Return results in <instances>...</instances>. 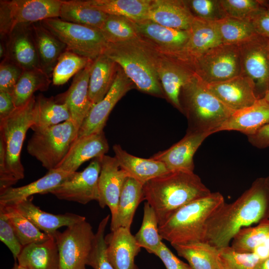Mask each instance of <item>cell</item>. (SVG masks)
Here are the masks:
<instances>
[{"label": "cell", "instance_id": "4", "mask_svg": "<svg viewBox=\"0 0 269 269\" xmlns=\"http://www.w3.org/2000/svg\"><path fill=\"white\" fill-rule=\"evenodd\" d=\"M182 113L188 120L187 131L217 133L234 112L220 101L196 75L181 89Z\"/></svg>", "mask_w": 269, "mask_h": 269}, {"label": "cell", "instance_id": "49", "mask_svg": "<svg viewBox=\"0 0 269 269\" xmlns=\"http://www.w3.org/2000/svg\"><path fill=\"white\" fill-rule=\"evenodd\" d=\"M0 240L11 252L16 261L23 246L19 241L13 227L2 209L0 208Z\"/></svg>", "mask_w": 269, "mask_h": 269}, {"label": "cell", "instance_id": "19", "mask_svg": "<svg viewBox=\"0 0 269 269\" xmlns=\"http://www.w3.org/2000/svg\"><path fill=\"white\" fill-rule=\"evenodd\" d=\"M205 84L211 93L233 112L251 106L258 100L252 82L242 75Z\"/></svg>", "mask_w": 269, "mask_h": 269}, {"label": "cell", "instance_id": "3", "mask_svg": "<svg viewBox=\"0 0 269 269\" xmlns=\"http://www.w3.org/2000/svg\"><path fill=\"white\" fill-rule=\"evenodd\" d=\"M104 54L123 70L141 91L153 96L164 95L156 72L152 46L142 39L109 43Z\"/></svg>", "mask_w": 269, "mask_h": 269}, {"label": "cell", "instance_id": "25", "mask_svg": "<svg viewBox=\"0 0 269 269\" xmlns=\"http://www.w3.org/2000/svg\"><path fill=\"white\" fill-rule=\"evenodd\" d=\"M190 31V37L183 49L178 54L172 56L189 62L222 44L216 22L195 18Z\"/></svg>", "mask_w": 269, "mask_h": 269}, {"label": "cell", "instance_id": "28", "mask_svg": "<svg viewBox=\"0 0 269 269\" xmlns=\"http://www.w3.org/2000/svg\"><path fill=\"white\" fill-rule=\"evenodd\" d=\"M92 61L74 76L70 87L63 94L62 102L67 105L71 119L79 130L94 105L88 96L89 75Z\"/></svg>", "mask_w": 269, "mask_h": 269}, {"label": "cell", "instance_id": "22", "mask_svg": "<svg viewBox=\"0 0 269 269\" xmlns=\"http://www.w3.org/2000/svg\"><path fill=\"white\" fill-rule=\"evenodd\" d=\"M107 255L114 269H139L134 263L141 247L131 229L120 227L105 236Z\"/></svg>", "mask_w": 269, "mask_h": 269}, {"label": "cell", "instance_id": "7", "mask_svg": "<svg viewBox=\"0 0 269 269\" xmlns=\"http://www.w3.org/2000/svg\"><path fill=\"white\" fill-rule=\"evenodd\" d=\"M35 98L33 96L26 104L16 108L7 117L0 120V136L4 143L6 164L18 180L24 177L20 154L26 133L33 125Z\"/></svg>", "mask_w": 269, "mask_h": 269}, {"label": "cell", "instance_id": "31", "mask_svg": "<svg viewBox=\"0 0 269 269\" xmlns=\"http://www.w3.org/2000/svg\"><path fill=\"white\" fill-rule=\"evenodd\" d=\"M118 65L104 53L93 60L90 71L88 96L93 104L107 94L116 78Z\"/></svg>", "mask_w": 269, "mask_h": 269}, {"label": "cell", "instance_id": "27", "mask_svg": "<svg viewBox=\"0 0 269 269\" xmlns=\"http://www.w3.org/2000/svg\"><path fill=\"white\" fill-rule=\"evenodd\" d=\"M268 124L269 104L262 98L251 106L234 112L218 129L217 132L236 131L248 136Z\"/></svg>", "mask_w": 269, "mask_h": 269}, {"label": "cell", "instance_id": "17", "mask_svg": "<svg viewBox=\"0 0 269 269\" xmlns=\"http://www.w3.org/2000/svg\"><path fill=\"white\" fill-rule=\"evenodd\" d=\"M210 135L208 133L187 131L179 141L169 148L159 151L150 158L163 163L170 171H194V155L203 141Z\"/></svg>", "mask_w": 269, "mask_h": 269}, {"label": "cell", "instance_id": "15", "mask_svg": "<svg viewBox=\"0 0 269 269\" xmlns=\"http://www.w3.org/2000/svg\"><path fill=\"white\" fill-rule=\"evenodd\" d=\"M134 86L133 83L118 66L112 87L102 100L93 105L79 128L77 138L103 132L113 109Z\"/></svg>", "mask_w": 269, "mask_h": 269}, {"label": "cell", "instance_id": "10", "mask_svg": "<svg viewBox=\"0 0 269 269\" xmlns=\"http://www.w3.org/2000/svg\"><path fill=\"white\" fill-rule=\"evenodd\" d=\"M95 238L86 220L71 225L54 236L59 254L58 269H86Z\"/></svg>", "mask_w": 269, "mask_h": 269}, {"label": "cell", "instance_id": "26", "mask_svg": "<svg viewBox=\"0 0 269 269\" xmlns=\"http://www.w3.org/2000/svg\"><path fill=\"white\" fill-rule=\"evenodd\" d=\"M72 173L56 168L48 171L44 176L29 184L10 187L0 192V205L15 206L33 195L49 193Z\"/></svg>", "mask_w": 269, "mask_h": 269}, {"label": "cell", "instance_id": "37", "mask_svg": "<svg viewBox=\"0 0 269 269\" xmlns=\"http://www.w3.org/2000/svg\"><path fill=\"white\" fill-rule=\"evenodd\" d=\"M70 120H71L70 113L65 103H58L53 98L45 97L42 94L35 98L34 123L31 128L33 131Z\"/></svg>", "mask_w": 269, "mask_h": 269}, {"label": "cell", "instance_id": "42", "mask_svg": "<svg viewBox=\"0 0 269 269\" xmlns=\"http://www.w3.org/2000/svg\"><path fill=\"white\" fill-rule=\"evenodd\" d=\"M110 43H117L141 38L135 23L124 17L109 15L100 29Z\"/></svg>", "mask_w": 269, "mask_h": 269}, {"label": "cell", "instance_id": "6", "mask_svg": "<svg viewBox=\"0 0 269 269\" xmlns=\"http://www.w3.org/2000/svg\"><path fill=\"white\" fill-rule=\"evenodd\" d=\"M79 128L71 120L33 131L28 153L48 171L56 169L77 138Z\"/></svg>", "mask_w": 269, "mask_h": 269}, {"label": "cell", "instance_id": "40", "mask_svg": "<svg viewBox=\"0 0 269 269\" xmlns=\"http://www.w3.org/2000/svg\"><path fill=\"white\" fill-rule=\"evenodd\" d=\"M0 208L8 216L23 247L32 243L43 242L53 237L40 231L14 207L0 205Z\"/></svg>", "mask_w": 269, "mask_h": 269}, {"label": "cell", "instance_id": "34", "mask_svg": "<svg viewBox=\"0 0 269 269\" xmlns=\"http://www.w3.org/2000/svg\"><path fill=\"white\" fill-rule=\"evenodd\" d=\"M143 185L135 179L127 177L120 194L115 223L110 227L111 231L120 227L131 229L136 208L143 200Z\"/></svg>", "mask_w": 269, "mask_h": 269}, {"label": "cell", "instance_id": "13", "mask_svg": "<svg viewBox=\"0 0 269 269\" xmlns=\"http://www.w3.org/2000/svg\"><path fill=\"white\" fill-rule=\"evenodd\" d=\"M152 48L156 72L164 95L182 113L180 101L181 89L195 74L187 62Z\"/></svg>", "mask_w": 269, "mask_h": 269}, {"label": "cell", "instance_id": "52", "mask_svg": "<svg viewBox=\"0 0 269 269\" xmlns=\"http://www.w3.org/2000/svg\"><path fill=\"white\" fill-rule=\"evenodd\" d=\"M18 181L7 167L4 143L0 136V192L12 187Z\"/></svg>", "mask_w": 269, "mask_h": 269}, {"label": "cell", "instance_id": "48", "mask_svg": "<svg viewBox=\"0 0 269 269\" xmlns=\"http://www.w3.org/2000/svg\"><path fill=\"white\" fill-rule=\"evenodd\" d=\"M227 16L249 20L260 9L262 0H221Z\"/></svg>", "mask_w": 269, "mask_h": 269}, {"label": "cell", "instance_id": "20", "mask_svg": "<svg viewBox=\"0 0 269 269\" xmlns=\"http://www.w3.org/2000/svg\"><path fill=\"white\" fill-rule=\"evenodd\" d=\"M30 25H18L5 36V58L23 70L40 69Z\"/></svg>", "mask_w": 269, "mask_h": 269}, {"label": "cell", "instance_id": "38", "mask_svg": "<svg viewBox=\"0 0 269 269\" xmlns=\"http://www.w3.org/2000/svg\"><path fill=\"white\" fill-rule=\"evenodd\" d=\"M50 78L40 69L23 70L11 94L15 107L26 104L35 92L46 91L51 82Z\"/></svg>", "mask_w": 269, "mask_h": 269}, {"label": "cell", "instance_id": "30", "mask_svg": "<svg viewBox=\"0 0 269 269\" xmlns=\"http://www.w3.org/2000/svg\"><path fill=\"white\" fill-rule=\"evenodd\" d=\"M30 25L40 68L51 77L59 56L66 50V46L47 30L41 21Z\"/></svg>", "mask_w": 269, "mask_h": 269}, {"label": "cell", "instance_id": "5", "mask_svg": "<svg viewBox=\"0 0 269 269\" xmlns=\"http://www.w3.org/2000/svg\"><path fill=\"white\" fill-rule=\"evenodd\" d=\"M225 202L224 196L219 192H211L191 202L159 226L160 236L172 246L203 242L206 222Z\"/></svg>", "mask_w": 269, "mask_h": 269}, {"label": "cell", "instance_id": "58", "mask_svg": "<svg viewBox=\"0 0 269 269\" xmlns=\"http://www.w3.org/2000/svg\"><path fill=\"white\" fill-rule=\"evenodd\" d=\"M11 269H27L22 266H20L17 263H16V261H15V263L13 267Z\"/></svg>", "mask_w": 269, "mask_h": 269}, {"label": "cell", "instance_id": "29", "mask_svg": "<svg viewBox=\"0 0 269 269\" xmlns=\"http://www.w3.org/2000/svg\"><path fill=\"white\" fill-rule=\"evenodd\" d=\"M113 148L120 168L128 177L135 179L142 185L170 171L162 162L151 158L147 159L133 155L124 150L119 144L114 145Z\"/></svg>", "mask_w": 269, "mask_h": 269}, {"label": "cell", "instance_id": "60", "mask_svg": "<svg viewBox=\"0 0 269 269\" xmlns=\"http://www.w3.org/2000/svg\"><path fill=\"white\" fill-rule=\"evenodd\" d=\"M184 269H193L191 267L187 264L184 263Z\"/></svg>", "mask_w": 269, "mask_h": 269}, {"label": "cell", "instance_id": "24", "mask_svg": "<svg viewBox=\"0 0 269 269\" xmlns=\"http://www.w3.org/2000/svg\"><path fill=\"white\" fill-rule=\"evenodd\" d=\"M32 198L30 197L12 206L40 231L51 237L54 238L57 230L62 227H67L86 220L84 216L71 213L62 214L47 213L34 204Z\"/></svg>", "mask_w": 269, "mask_h": 269}, {"label": "cell", "instance_id": "1", "mask_svg": "<svg viewBox=\"0 0 269 269\" xmlns=\"http://www.w3.org/2000/svg\"><path fill=\"white\" fill-rule=\"evenodd\" d=\"M269 203L265 177L258 178L235 201L225 202L209 218L202 242L218 249L229 246L241 229L265 219Z\"/></svg>", "mask_w": 269, "mask_h": 269}, {"label": "cell", "instance_id": "8", "mask_svg": "<svg viewBox=\"0 0 269 269\" xmlns=\"http://www.w3.org/2000/svg\"><path fill=\"white\" fill-rule=\"evenodd\" d=\"M43 26L66 46V50L94 60L104 54L109 43L99 29L63 21L59 17L41 21Z\"/></svg>", "mask_w": 269, "mask_h": 269}, {"label": "cell", "instance_id": "2", "mask_svg": "<svg viewBox=\"0 0 269 269\" xmlns=\"http://www.w3.org/2000/svg\"><path fill=\"white\" fill-rule=\"evenodd\" d=\"M211 193L194 171H169L143 185V200L154 210L159 226L184 205Z\"/></svg>", "mask_w": 269, "mask_h": 269}, {"label": "cell", "instance_id": "32", "mask_svg": "<svg viewBox=\"0 0 269 269\" xmlns=\"http://www.w3.org/2000/svg\"><path fill=\"white\" fill-rule=\"evenodd\" d=\"M17 260L27 269H58L59 254L55 238L23 247Z\"/></svg>", "mask_w": 269, "mask_h": 269}, {"label": "cell", "instance_id": "18", "mask_svg": "<svg viewBox=\"0 0 269 269\" xmlns=\"http://www.w3.org/2000/svg\"><path fill=\"white\" fill-rule=\"evenodd\" d=\"M142 39L162 53L174 55L180 52L187 43L190 31L165 27L145 20L134 22Z\"/></svg>", "mask_w": 269, "mask_h": 269}, {"label": "cell", "instance_id": "35", "mask_svg": "<svg viewBox=\"0 0 269 269\" xmlns=\"http://www.w3.org/2000/svg\"><path fill=\"white\" fill-rule=\"evenodd\" d=\"M172 246L193 269H222L219 249L208 243L198 242Z\"/></svg>", "mask_w": 269, "mask_h": 269}, {"label": "cell", "instance_id": "39", "mask_svg": "<svg viewBox=\"0 0 269 269\" xmlns=\"http://www.w3.org/2000/svg\"><path fill=\"white\" fill-rule=\"evenodd\" d=\"M269 239V219H264L256 226L241 229L233 237L230 246L239 253H254Z\"/></svg>", "mask_w": 269, "mask_h": 269}, {"label": "cell", "instance_id": "11", "mask_svg": "<svg viewBox=\"0 0 269 269\" xmlns=\"http://www.w3.org/2000/svg\"><path fill=\"white\" fill-rule=\"evenodd\" d=\"M61 4V0H0V36H7L19 24L59 17Z\"/></svg>", "mask_w": 269, "mask_h": 269}, {"label": "cell", "instance_id": "12", "mask_svg": "<svg viewBox=\"0 0 269 269\" xmlns=\"http://www.w3.org/2000/svg\"><path fill=\"white\" fill-rule=\"evenodd\" d=\"M269 38L256 34L237 44L241 59V75L253 83L258 99L269 89Z\"/></svg>", "mask_w": 269, "mask_h": 269}, {"label": "cell", "instance_id": "57", "mask_svg": "<svg viewBox=\"0 0 269 269\" xmlns=\"http://www.w3.org/2000/svg\"><path fill=\"white\" fill-rule=\"evenodd\" d=\"M265 179H266V185H267V187L269 191V175L267 176V177H265ZM265 219H269V203L268 210H267Z\"/></svg>", "mask_w": 269, "mask_h": 269}, {"label": "cell", "instance_id": "47", "mask_svg": "<svg viewBox=\"0 0 269 269\" xmlns=\"http://www.w3.org/2000/svg\"><path fill=\"white\" fill-rule=\"evenodd\" d=\"M184 2L196 18L217 22L227 16L221 0H184Z\"/></svg>", "mask_w": 269, "mask_h": 269}, {"label": "cell", "instance_id": "36", "mask_svg": "<svg viewBox=\"0 0 269 269\" xmlns=\"http://www.w3.org/2000/svg\"><path fill=\"white\" fill-rule=\"evenodd\" d=\"M93 7L108 15L120 16L134 22L147 19L151 0H87Z\"/></svg>", "mask_w": 269, "mask_h": 269}, {"label": "cell", "instance_id": "53", "mask_svg": "<svg viewBox=\"0 0 269 269\" xmlns=\"http://www.w3.org/2000/svg\"><path fill=\"white\" fill-rule=\"evenodd\" d=\"M154 255L160 258L166 269H184V262L174 255L163 243Z\"/></svg>", "mask_w": 269, "mask_h": 269}, {"label": "cell", "instance_id": "51", "mask_svg": "<svg viewBox=\"0 0 269 269\" xmlns=\"http://www.w3.org/2000/svg\"><path fill=\"white\" fill-rule=\"evenodd\" d=\"M250 21L257 34L269 38V0H263L262 6Z\"/></svg>", "mask_w": 269, "mask_h": 269}, {"label": "cell", "instance_id": "45", "mask_svg": "<svg viewBox=\"0 0 269 269\" xmlns=\"http://www.w3.org/2000/svg\"><path fill=\"white\" fill-rule=\"evenodd\" d=\"M219 257L222 269H255L262 259L255 252L239 253L230 246L219 249Z\"/></svg>", "mask_w": 269, "mask_h": 269}, {"label": "cell", "instance_id": "23", "mask_svg": "<svg viewBox=\"0 0 269 269\" xmlns=\"http://www.w3.org/2000/svg\"><path fill=\"white\" fill-rule=\"evenodd\" d=\"M195 17L181 0H151L147 19L179 30L190 29Z\"/></svg>", "mask_w": 269, "mask_h": 269}, {"label": "cell", "instance_id": "41", "mask_svg": "<svg viewBox=\"0 0 269 269\" xmlns=\"http://www.w3.org/2000/svg\"><path fill=\"white\" fill-rule=\"evenodd\" d=\"M158 227L155 213L146 202L144 204L141 225L134 237L139 246L150 254H154L163 243Z\"/></svg>", "mask_w": 269, "mask_h": 269}, {"label": "cell", "instance_id": "16", "mask_svg": "<svg viewBox=\"0 0 269 269\" xmlns=\"http://www.w3.org/2000/svg\"><path fill=\"white\" fill-rule=\"evenodd\" d=\"M127 177L115 156L105 155L101 158L98 180L100 197L98 202L102 208L108 206L110 209V227L115 223L120 194Z\"/></svg>", "mask_w": 269, "mask_h": 269}, {"label": "cell", "instance_id": "14", "mask_svg": "<svg viewBox=\"0 0 269 269\" xmlns=\"http://www.w3.org/2000/svg\"><path fill=\"white\" fill-rule=\"evenodd\" d=\"M101 158L93 159L82 171L72 173L49 193L59 199L82 204H86L93 200L98 202L100 197L98 180Z\"/></svg>", "mask_w": 269, "mask_h": 269}, {"label": "cell", "instance_id": "46", "mask_svg": "<svg viewBox=\"0 0 269 269\" xmlns=\"http://www.w3.org/2000/svg\"><path fill=\"white\" fill-rule=\"evenodd\" d=\"M110 217L108 215L102 220L95 233L93 247L87 263V265L94 269H114L107 257L105 240V231Z\"/></svg>", "mask_w": 269, "mask_h": 269}, {"label": "cell", "instance_id": "9", "mask_svg": "<svg viewBox=\"0 0 269 269\" xmlns=\"http://www.w3.org/2000/svg\"><path fill=\"white\" fill-rule=\"evenodd\" d=\"M188 63L195 74L205 84L229 80L242 73L237 45L221 44Z\"/></svg>", "mask_w": 269, "mask_h": 269}, {"label": "cell", "instance_id": "43", "mask_svg": "<svg viewBox=\"0 0 269 269\" xmlns=\"http://www.w3.org/2000/svg\"><path fill=\"white\" fill-rule=\"evenodd\" d=\"M216 23L222 44L237 45L257 34L249 20L227 16Z\"/></svg>", "mask_w": 269, "mask_h": 269}, {"label": "cell", "instance_id": "50", "mask_svg": "<svg viewBox=\"0 0 269 269\" xmlns=\"http://www.w3.org/2000/svg\"><path fill=\"white\" fill-rule=\"evenodd\" d=\"M23 71L21 67L7 58L1 60L0 64V91L11 94Z\"/></svg>", "mask_w": 269, "mask_h": 269}, {"label": "cell", "instance_id": "56", "mask_svg": "<svg viewBox=\"0 0 269 269\" xmlns=\"http://www.w3.org/2000/svg\"><path fill=\"white\" fill-rule=\"evenodd\" d=\"M255 269H269V256L262 259L257 264Z\"/></svg>", "mask_w": 269, "mask_h": 269}, {"label": "cell", "instance_id": "54", "mask_svg": "<svg viewBox=\"0 0 269 269\" xmlns=\"http://www.w3.org/2000/svg\"><path fill=\"white\" fill-rule=\"evenodd\" d=\"M249 142L258 148L269 146V124L263 126L253 134L247 136Z\"/></svg>", "mask_w": 269, "mask_h": 269}, {"label": "cell", "instance_id": "33", "mask_svg": "<svg viewBox=\"0 0 269 269\" xmlns=\"http://www.w3.org/2000/svg\"><path fill=\"white\" fill-rule=\"evenodd\" d=\"M109 15L93 7L87 0H61V20L100 29Z\"/></svg>", "mask_w": 269, "mask_h": 269}, {"label": "cell", "instance_id": "61", "mask_svg": "<svg viewBox=\"0 0 269 269\" xmlns=\"http://www.w3.org/2000/svg\"></svg>", "mask_w": 269, "mask_h": 269}, {"label": "cell", "instance_id": "55", "mask_svg": "<svg viewBox=\"0 0 269 269\" xmlns=\"http://www.w3.org/2000/svg\"><path fill=\"white\" fill-rule=\"evenodd\" d=\"M15 108L11 94L0 91V120L7 117Z\"/></svg>", "mask_w": 269, "mask_h": 269}, {"label": "cell", "instance_id": "21", "mask_svg": "<svg viewBox=\"0 0 269 269\" xmlns=\"http://www.w3.org/2000/svg\"><path fill=\"white\" fill-rule=\"evenodd\" d=\"M109 148L103 131L77 138L57 168L70 173L75 172L85 162L106 155Z\"/></svg>", "mask_w": 269, "mask_h": 269}, {"label": "cell", "instance_id": "59", "mask_svg": "<svg viewBox=\"0 0 269 269\" xmlns=\"http://www.w3.org/2000/svg\"><path fill=\"white\" fill-rule=\"evenodd\" d=\"M263 98L269 104V89Z\"/></svg>", "mask_w": 269, "mask_h": 269}, {"label": "cell", "instance_id": "44", "mask_svg": "<svg viewBox=\"0 0 269 269\" xmlns=\"http://www.w3.org/2000/svg\"><path fill=\"white\" fill-rule=\"evenodd\" d=\"M92 60L66 50L59 56L52 72V83L63 85L85 68Z\"/></svg>", "mask_w": 269, "mask_h": 269}]
</instances>
